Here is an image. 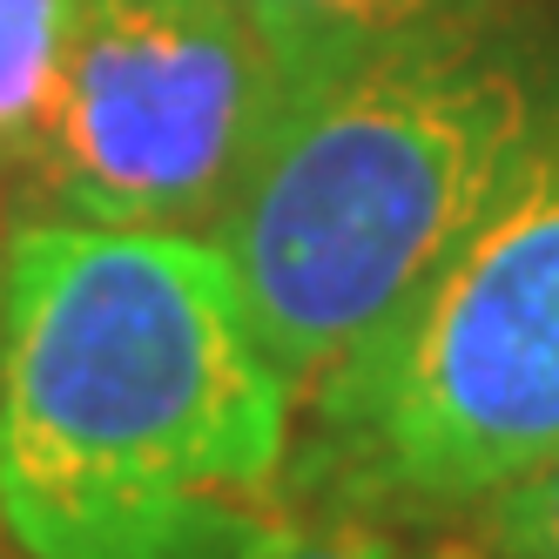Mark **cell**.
<instances>
[{"label":"cell","instance_id":"cell-1","mask_svg":"<svg viewBox=\"0 0 559 559\" xmlns=\"http://www.w3.org/2000/svg\"><path fill=\"white\" fill-rule=\"evenodd\" d=\"M297 391L210 236L21 216L0 250V519L34 559H250Z\"/></svg>","mask_w":559,"mask_h":559},{"label":"cell","instance_id":"cell-2","mask_svg":"<svg viewBox=\"0 0 559 559\" xmlns=\"http://www.w3.org/2000/svg\"><path fill=\"white\" fill-rule=\"evenodd\" d=\"M546 115L539 74L472 21L357 48L290 102L210 243L297 405L425 290Z\"/></svg>","mask_w":559,"mask_h":559},{"label":"cell","instance_id":"cell-3","mask_svg":"<svg viewBox=\"0 0 559 559\" xmlns=\"http://www.w3.org/2000/svg\"><path fill=\"white\" fill-rule=\"evenodd\" d=\"M559 452V108L425 290L297 405L284 499L452 526Z\"/></svg>","mask_w":559,"mask_h":559},{"label":"cell","instance_id":"cell-4","mask_svg":"<svg viewBox=\"0 0 559 559\" xmlns=\"http://www.w3.org/2000/svg\"><path fill=\"white\" fill-rule=\"evenodd\" d=\"M317 74L243 0H82L34 216L210 236Z\"/></svg>","mask_w":559,"mask_h":559},{"label":"cell","instance_id":"cell-5","mask_svg":"<svg viewBox=\"0 0 559 559\" xmlns=\"http://www.w3.org/2000/svg\"><path fill=\"white\" fill-rule=\"evenodd\" d=\"M82 0H0V176H21L48 135Z\"/></svg>","mask_w":559,"mask_h":559},{"label":"cell","instance_id":"cell-6","mask_svg":"<svg viewBox=\"0 0 559 559\" xmlns=\"http://www.w3.org/2000/svg\"><path fill=\"white\" fill-rule=\"evenodd\" d=\"M243 8L310 68H337L344 55L397 41V34L478 21L492 0H243Z\"/></svg>","mask_w":559,"mask_h":559},{"label":"cell","instance_id":"cell-7","mask_svg":"<svg viewBox=\"0 0 559 559\" xmlns=\"http://www.w3.org/2000/svg\"><path fill=\"white\" fill-rule=\"evenodd\" d=\"M250 559H472V539L459 526H412V519L284 506L276 526L250 546Z\"/></svg>","mask_w":559,"mask_h":559},{"label":"cell","instance_id":"cell-8","mask_svg":"<svg viewBox=\"0 0 559 559\" xmlns=\"http://www.w3.org/2000/svg\"><path fill=\"white\" fill-rule=\"evenodd\" d=\"M452 526L472 539V559H559V452L506 478Z\"/></svg>","mask_w":559,"mask_h":559},{"label":"cell","instance_id":"cell-9","mask_svg":"<svg viewBox=\"0 0 559 559\" xmlns=\"http://www.w3.org/2000/svg\"><path fill=\"white\" fill-rule=\"evenodd\" d=\"M0 559H34V552H27V546L8 533V519H0Z\"/></svg>","mask_w":559,"mask_h":559}]
</instances>
